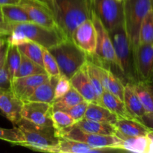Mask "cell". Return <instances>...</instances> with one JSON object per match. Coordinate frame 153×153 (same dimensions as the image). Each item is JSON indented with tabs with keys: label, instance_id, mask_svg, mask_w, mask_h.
Listing matches in <instances>:
<instances>
[{
	"label": "cell",
	"instance_id": "d6a6232c",
	"mask_svg": "<svg viewBox=\"0 0 153 153\" xmlns=\"http://www.w3.org/2000/svg\"><path fill=\"white\" fill-rule=\"evenodd\" d=\"M52 120L53 126L56 131H61L64 128H69L76 123V121L68 114L60 110L52 111Z\"/></svg>",
	"mask_w": 153,
	"mask_h": 153
},
{
	"label": "cell",
	"instance_id": "ee69618b",
	"mask_svg": "<svg viewBox=\"0 0 153 153\" xmlns=\"http://www.w3.org/2000/svg\"><path fill=\"white\" fill-rule=\"evenodd\" d=\"M20 0H0V5L5 4H18Z\"/></svg>",
	"mask_w": 153,
	"mask_h": 153
},
{
	"label": "cell",
	"instance_id": "836d02e7",
	"mask_svg": "<svg viewBox=\"0 0 153 153\" xmlns=\"http://www.w3.org/2000/svg\"><path fill=\"white\" fill-rule=\"evenodd\" d=\"M43 69L49 77L58 78L61 75L58 64L49 49L43 48Z\"/></svg>",
	"mask_w": 153,
	"mask_h": 153
},
{
	"label": "cell",
	"instance_id": "4fadbf2b",
	"mask_svg": "<svg viewBox=\"0 0 153 153\" xmlns=\"http://www.w3.org/2000/svg\"><path fill=\"white\" fill-rule=\"evenodd\" d=\"M50 103L40 102H23L21 117L28 121L40 126H53Z\"/></svg>",
	"mask_w": 153,
	"mask_h": 153
},
{
	"label": "cell",
	"instance_id": "7dc6e473",
	"mask_svg": "<svg viewBox=\"0 0 153 153\" xmlns=\"http://www.w3.org/2000/svg\"><path fill=\"white\" fill-rule=\"evenodd\" d=\"M52 1V0H47V1H48V2H49H49H50V1Z\"/></svg>",
	"mask_w": 153,
	"mask_h": 153
},
{
	"label": "cell",
	"instance_id": "f6af8a7d",
	"mask_svg": "<svg viewBox=\"0 0 153 153\" xmlns=\"http://www.w3.org/2000/svg\"><path fill=\"white\" fill-rule=\"evenodd\" d=\"M4 43H5V41H4V40H1V39H0V46H1V45L4 44Z\"/></svg>",
	"mask_w": 153,
	"mask_h": 153
},
{
	"label": "cell",
	"instance_id": "8fae6325",
	"mask_svg": "<svg viewBox=\"0 0 153 153\" xmlns=\"http://www.w3.org/2000/svg\"><path fill=\"white\" fill-rule=\"evenodd\" d=\"M133 56L137 81L153 80V43L138 44Z\"/></svg>",
	"mask_w": 153,
	"mask_h": 153
},
{
	"label": "cell",
	"instance_id": "ac0fdd59",
	"mask_svg": "<svg viewBox=\"0 0 153 153\" xmlns=\"http://www.w3.org/2000/svg\"><path fill=\"white\" fill-rule=\"evenodd\" d=\"M123 102L127 111L134 119L140 120L146 115V111L130 82H126L124 85Z\"/></svg>",
	"mask_w": 153,
	"mask_h": 153
},
{
	"label": "cell",
	"instance_id": "e575fe53",
	"mask_svg": "<svg viewBox=\"0 0 153 153\" xmlns=\"http://www.w3.org/2000/svg\"><path fill=\"white\" fill-rule=\"evenodd\" d=\"M0 140L12 143L13 145H19L24 141V137L22 132L16 126L13 128H4L0 127Z\"/></svg>",
	"mask_w": 153,
	"mask_h": 153
},
{
	"label": "cell",
	"instance_id": "9a60e30c",
	"mask_svg": "<svg viewBox=\"0 0 153 153\" xmlns=\"http://www.w3.org/2000/svg\"><path fill=\"white\" fill-rule=\"evenodd\" d=\"M23 102L10 89H0V111L14 126L22 118Z\"/></svg>",
	"mask_w": 153,
	"mask_h": 153
},
{
	"label": "cell",
	"instance_id": "c3c4849f",
	"mask_svg": "<svg viewBox=\"0 0 153 153\" xmlns=\"http://www.w3.org/2000/svg\"><path fill=\"white\" fill-rule=\"evenodd\" d=\"M117 1H124V0H117Z\"/></svg>",
	"mask_w": 153,
	"mask_h": 153
},
{
	"label": "cell",
	"instance_id": "d4e9b609",
	"mask_svg": "<svg viewBox=\"0 0 153 153\" xmlns=\"http://www.w3.org/2000/svg\"><path fill=\"white\" fill-rule=\"evenodd\" d=\"M100 105L108 109L119 118L134 119L127 111L124 102L106 90L101 96Z\"/></svg>",
	"mask_w": 153,
	"mask_h": 153
},
{
	"label": "cell",
	"instance_id": "83f0119b",
	"mask_svg": "<svg viewBox=\"0 0 153 153\" xmlns=\"http://www.w3.org/2000/svg\"><path fill=\"white\" fill-rule=\"evenodd\" d=\"M84 98L76 90L72 87L70 91L60 98L54 100L51 103L52 110H64L84 101Z\"/></svg>",
	"mask_w": 153,
	"mask_h": 153
},
{
	"label": "cell",
	"instance_id": "cb8c5ba5",
	"mask_svg": "<svg viewBox=\"0 0 153 153\" xmlns=\"http://www.w3.org/2000/svg\"><path fill=\"white\" fill-rule=\"evenodd\" d=\"M58 78L49 77L46 82L38 85L34 89L25 102H40L51 104L54 100L55 88Z\"/></svg>",
	"mask_w": 153,
	"mask_h": 153
},
{
	"label": "cell",
	"instance_id": "f546056e",
	"mask_svg": "<svg viewBox=\"0 0 153 153\" xmlns=\"http://www.w3.org/2000/svg\"><path fill=\"white\" fill-rule=\"evenodd\" d=\"M19 51L22 55L31 59L34 62L37 63L43 67V48L40 45L34 42L28 41L26 43L18 45Z\"/></svg>",
	"mask_w": 153,
	"mask_h": 153
},
{
	"label": "cell",
	"instance_id": "ba28073f",
	"mask_svg": "<svg viewBox=\"0 0 153 153\" xmlns=\"http://www.w3.org/2000/svg\"><path fill=\"white\" fill-rule=\"evenodd\" d=\"M56 132L59 137L83 142L92 147L120 151V145L121 140L116 135H104L87 133L82 131L76 124L61 131H56Z\"/></svg>",
	"mask_w": 153,
	"mask_h": 153
},
{
	"label": "cell",
	"instance_id": "52a82bcc",
	"mask_svg": "<svg viewBox=\"0 0 153 153\" xmlns=\"http://www.w3.org/2000/svg\"><path fill=\"white\" fill-rule=\"evenodd\" d=\"M152 7L151 0L123 1V23L132 51L138 46L142 22Z\"/></svg>",
	"mask_w": 153,
	"mask_h": 153
},
{
	"label": "cell",
	"instance_id": "2e32d148",
	"mask_svg": "<svg viewBox=\"0 0 153 153\" xmlns=\"http://www.w3.org/2000/svg\"><path fill=\"white\" fill-rule=\"evenodd\" d=\"M70 81L72 87L82 95L85 101L100 105L98 97L88 77L86 63L70 78Z\"/></svg>",
	"mask_w": 153,
	"mask_h": 153
},
{
	"label": "cell",
	"instance_id": "f1b7e54d",
	"mask_svg": "<svg viewBox=\"0 0 153 153\" xmlns=\"http://www.w3.org/2000/svg\"><path fill=\"white\" fill-rule=\"evenodd\" d=\"M20 62L21 52L18 46L16 45L7 43L4 64H5L7 72H8L9 76H10V82L14 79L15 75L20 65Z\"/></svg>",
	"mask_w": 153,
	"mask_h": 153
},
{
	"label": "cell",
	"instance_id": "4dcf8cb0",
	"mask_svg": "<svg viewBox=\"0 0 153 153\" xmlns=\"http://www.w3.org/2000/svg\"><path fill=\"white\" fill-rule=\"evenodd\" d=\"M46 73L43 67L21 53V62L14 78Z\"/></svg>",
	"mask_w": 153,
	"mask_h": 153
},
{
	"label": "cell",
	"instance_id": "681fc988",
	"mask_svg": "<svg viewBox=\"0 0 153 153\" xmlns=\"http://www.w3.org/2000/svg\"><path fill=\"white\" fill-rule=\"evenodd\" d=\"M152 1V7H153V0H151Z\"/></svg>",
	"mask_w": 153,
	"mask_h": 153
},
{
	"label": "cell",
	"instance_id": "44dd1931",
	"mask_svg": "<svg viewBox=\"0 0 153 153\" xmlns=\"http://www.w3.org/2000/svg\"><path fill=\"white\" fill-rule=\"evenodd\" d=\"M1 10L5 24L4 35H8V29L10 25L22 22H31L25 10L19 4L1 5Z\"/></svg>",
	"mask_w": 153,
	"mask_h": 153
},
{
	"label": "cell",
	"instance_id": "7c38bea8",
	"mask_svg": "<svg viewBox=\"0 0 153 153\" xmlns=\"http://www.w3.org/2000/svg\"><path fill=\"white\" fill-rule=\"evenodd\" d=\"M71 40L88 57L94 56L97 49V31L92 19L80 24L72 34Z\"/></svg>",
	"mask_w": 153,
	"mask_h": 153
},
{
	"label": "cell",
	"instance_id": "60d3db41",
	"mask_svg": "<svg viewBox=\"0 0 153 153\" xmlns=\"http://www.w3.org/2000/svg\"><path fill=\"white\" fill-rule=\"evenodd\" d=\"M7 47V43L6 41L4 44L1 45V46H0V68H1V67L4 64Z\"/></svg>",
	"mask_w": 153,
	"mask_h": 153
},
{
	"label": "cell",
	"instance_id": "d590c367",
	"mask_svg": "<svg viewBox=\"0 0 153 153\" xmlns=\"http://www.w3.org/2000/svg\"><path fill=\"white\" fill-rule=\"evenodd\" d=\"M86 67L88 77H89L91 85H92L93 88H94V91H95L96 94H97V96L99 100V103L100 105V98H101V96L102 95L103 92L105 91V88H103L102 85L101 83V81H100L99 76H97L95 70H94L92 63L88 59L86 61Z\"/></svg>",
	"mask_w": 153,
	"mask_h": 153
},
{
	"label": "cell",
	"instance_id": "8992f818",
	"mask_svg": "<svg viewBox=\"0 0 153 153\" xmlns=\"http://www.w3.org/2000/svg\"><path fill=\"white\" fill-rule=\"evenodd\" d=\"M91 19L97 31V49L95 55L93 57H88V59L93 63L109 69L111 71L112 69H114L115 74L118 73V76L121 79L117 61L108 31L93 10Z\"/></svg>",
	"mask_w": 153,
	"mask_h": 153
},
{
	"label": "cell",
	"instance_id": "6da1fadb",
	"mask_svg": "<svg viewBox=\"0 0 153 153\" xmlns=\"http://www.w3.org/2000/svg\"><path fill=\"white\" fill-rule=\"evenodd\" d=\"M56 23L67 39L71 40L74 30L91 19V0H52L49 2Z\"/></svg>",
	"mask_w": 153,
	"mask_h": 153
},
{
	"label": "cell",
	"instance_id": "7bdbcfd3",
	"mask_svg": "<svg viewBox=\"0 0 153 153\" xmlns=\"http://www.w3.org/2000/svg\"><path fill=\"white\" fill-rule=\"evenodd\" d=\"M146 137L149 138V141H150L149 153H153V131L150 130V131L147 133V134H146Z\"/></svg>",
	"mask_w": 153,
	"mask_h": 153
},
{
	"label": "cell",
	"instance_id": "5b68a950",
	"mask_svg": "<svg viewBox=\"0 0 153 153\" xmlns=\"http://www.w3.org/2000/svg\"><path fill=\"white\" fill-rule=\"evenodd\" d=\"M49 51L56 60L61 74L69 79L88 61V55L70 39H66Z\"/></svg>",
	"mask_w": 153,
	"mask_h": 153
},
{
	"label": "cell",
	"instance_id": "8d00e7d4",
	"mask_svg": "<svg viewBox=\"0 0 153 153\" xmlns=\"http://www.w3.org/2000/svg\"><path fill=\"white\" fill-rule=\"evenodd\" d=\"M88 103L89 102H88L87 101L84 100V101L79 102V104L64 109V110L61 111L68 114L70 115L71 117H73L76 122H78V121L81 120L82 119L85 118V112H86Z\"/></svg>",
	"mask_w": 153,
	"mask_h": 153
},
{
	"label": "cell",
	"instance_id": "5bb4252c",
	"mask_svg": "<svg viewBox=\"0 0 153 153\" xmlns=\"http://www.w3.org/2000/svg\"><path fill=\"white\" fill-rule=\"evenodd\" d=\"M49 79L46 73L14 78L10 82V90L22 102H25L38 85Z\"/></svg>",
	"mask_w": 153,
	"mask_h": 153
},
{
	"label": "cell",
	"instance_id": "ffe728a7",
	"mask_svg": "<svg viewBox=\"0 0 153 153\" xmlns=\"http://www.w3.org/2000/svg\"><path fill=\"white\" fill-rule=\"evenodd\" d=\"M115 135L121 140L120 149V151H128V152L137 153H149V141L146 136L140 137H128L120 133L117 130Z\"/></svg>",
	"mask_w": 153,
	"mask_h": 153
},
{
	"label": "cell",
	"instance_id": "bcb514c9",
	"mask_svg": "<svg viewBox=\"0 0 153 153\" xmlns=\"http://www.w3.org/2000/svg\"><path fill=\"white\" fill-rule=\"evenodd\" d=\"M40 1H46V2H48V1H47V0H40ZM48 3H49V2H48Z\"/></svg>",
	"mask_w": 153,
	"mask_h": 153
},
{
	"label": "cell",
	"instance_id": "1f68e13d",
	"mask_svg": "<svg viewBox=\"0 0 153 153\" xmlns=\"http://www.w3.org/2000/svg\"><path fill=\"white\" fill-rule=\"evenodd\" d=\"M153 43V7L142 22L139 35V44Z\"/></svg>",
	"mask_w": 153,
	"mask_h": 153
},
{
	"label": "cell",
	"instance_id": "603a6c76",
	"mask_svg": "<svg viewBox=\"0 0 153 153\" xmlns=\"http://www.w3.org/2000/svg\"><path fill=\"white\" fill-rule=\"evenodd\" d=\"M115 151L111 149H98L77 140L59 137L58 153H91Z\"/></svg>",
	"mask_w": 153,
	"mask_h": 153
},
{
	"label": "cell",
	"instance_id": "30bf717a",
	"mask_svg": "<svg viewBox=\"0 0 153 153\" xmlns=\"http://www.w3.org/2000/svg\"><path fill=\"white\" fill-rule=\"evenodd\" d=\"M18 4L25 10L31 22L46 28L59 29L48 2L40 0H20Z\"/></svg>",
	"mask_w": 153,
	"mask_h": 153
},
{
	"label": "cell",
	"instance_id": "b9f144b4",
	"mask_svg": "<svg viewBox=\"0 0 153 153\" xmlns=\"http://www.w3.org/2000/svg\"><path fill=\"white\" fill-rule=\"evenodd\" d=\"M5 34V24L4 22L1 5H0V35H4Z\"/></svg>",
	"mask_w": 153,
	"mask_h": 153
},
{
	"label": "cell",
	"instance_id": "f907efd6",
	"mask_svg": "<svg viewBox=\"0 0 153 153\" xmlns=\"http://www.w3.org/2000/svg\"><path fill=\"white\" fill-rule=\"evenodd\" d=\"M0 36H1V35H0Z\"/></svg>",
	"mask_w": 153,
	"mask_h": 153
},
{
	"label": "cell",
	"instance_id": "d6986e66",
	"mask_svg": "<svg viewBox=\"0 0 153 153\" xmlns=\"http://www.w3.org/2000/svg\"><path fill=\"white\" fill-rule=\"evenodd\" d=\"M131 85L146 111V115L153 117V80L137 81Z\"/></svg>",
	"mask_w": 153,
	"mask_h": 153
},
{
	"label": "cell",
	"instance_id": "4316f807",
	"mask_svg": "<svg viewBox=\"0 0 153 153\" xmlns=\"http://www.w3.org/2000/svg\"><path fill=\"white\" fill-rule=\"evenodd\" d=\"M76 125L82 131L87 133H91V134L115 135L117 132V128L114 125L91 120L86 118H83L81 120L76 122Z\"/></svg>",
	"mask_w": 153,
	"mask_h": 153
},
{
	"label": "cell",
	"instance_id": "484cf974",
	"mask_svg": "<svg viewBox=\"0 0 153 153\" xmlns=\"http://www.w3.org/2000/svg\"><path fill=\"white\" fill-rule=\"evenodd\" d=\"M85 118L91 120L115 125L119 117L104 106L95 103H88Z\"/></svg>",
	"mask_w": 153,
	"mask_h": 153
},
{
	"label": "cell",
	"instance_id": "f35d334b",
	"mask_svg": "<svg viewBox=\"0 0 153 153\" xmlns=\"http://www.w3.org/2000/svg\"><path fill=\"white\" fill-rule=\"evenodd\" d=\"M0 89H10V78L5 64L0 68Z\"/></svg>",
	"mask_w": 153,
	"mask_h": 153
},
{
	"label": "cell",
	"instance_id": "9c48e42d",
	"mask_svg": "<svg viewBox=\"0 0 153 153\" xmlns=\"http://www.w3.org/2000/svg\"><path fill=\"white\" fill-rule=\"evenodd\" d=\"M95 13L108 31L123 23V1L91 0Z\"/></svg>",
	"mask_w": 153,
	"mask_h": 153
},
{
	"label": "cell",
	"instance_id": "277c9868",
	"mask_svg": "<svg viewBox=\"0 0 153 153\" xmlns=\"http://www.w3.org/2000/svg\"><path fill=\"white\" fill-rule=\"evenodd\" d=\"M112 41L121 79L126 82H137L133 51L126 31L124 23L108 31Z\"/></svg>",
	"mask_w": 153,
	"mask_h": 153
},
{
	"label": "cell",
	"instance_id": "ab89813d",
	"mask_svg": "<svg viewBox=\"0 0 153 153\" xmlns=\"http://www.w3.org/2000/svg\"><path fill=\"white\" fill-rule=\"evenodd\" d=\"M140 122H141L143 125L146 126L149 130L153 131V117L147 116V115H144L143 117L140 119Z\"/></svg>",
	"mask_w": 153,
	"mask_h": 153
},
{
	"label": "cell",
	"instance_id": "7a4b0ae2",
	"mask_svg": "<svg viewBox=\"0 0 153 153\" xmlns=\"http://www.w3.org/2000/svg\"><path fill=\"white\" fill-rule=\"evenodd\" d=\"M7 36L6 42L9 44L18 46L31 41L47 49L67 39L59 29L46 28L33 22L10 25Z\"/></svg>",
	"mask_w": 153,
	"mask_h": 153
},
{
	"label": "cell",
	"instance_id": "74e56055",
	"mask_svg": "<svg viewBox=\"0 0 153 153\" xmlns=\"http://www.w3.org/2000/svg\"><path fill=\"white\" fill-rule=\"evenodd\" d=\"M72 85L70 83V79L64 75L61 74L58 79L56 85H55L54 100H56V99H58L64 96V94H67L70 91Z\"/></svg>",
	"mask_w": 153,
	"mask_h": 153
},
{
	"label": "cell",
	"instance_id": "7402d4cb",
	"mask_svg": "<svg viewBox=\"0 0 153 153\" xmlns=\"http://www.w3.org/2000/svg\"><path fill=\"white\" fill-rule=\"evenodd\" d=\"M120 133L128 137L146 136L150 130L136 119L119 118L114 125Z\"/></svg>",
	"mask_w": 153,
	"mask_h": 153
},
{
	"label": "cell",
	"instance_id": "3957f363",
	"mask_svg": "<svg viewBox=\"0 0 153 153\" xmlns=\"http://www.w3.org/2000/svg\"><path fill=\"white\" fill-rule=\"evenodd\" d=\"M13 126L19 128L24 137L20 146L40 152L58 153L59 136L54 126L37 125L23 118Z\"/></svg>",
	"mask_w": 153,
	"mask_h": 153
},
{
	"label": "cell",
	"instance_id": "e0dca14e",
	"mask_svg": "<svg viewBox=\"0 0 153 153\" xmlns=\"http://www.w3.org/2000/svg\"><path fill=\"white\" fill-rule=\"evenodd\" d=\"M92 63L94 68L100 78L105 90L113 94L123 101V91L125 83L123 81L109 69Z\"/></svg>",
	"mask_w": 153,
	"mask_h": 153
}]
</instances>
